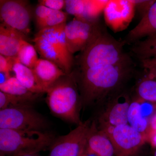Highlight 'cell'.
<instances>
[{
  "label": "cell",
  "mask_w": 156,
  "mask_h": 156,
  "mask_svg": "<svg viewBox=\"0 0 156 156\" xmlns=\"http://www.w3.org/2000/svg\"><path fill=\"white\" fill-rule=\"evenodd\" d=\"M127 62L116 65L85 69H73L74 78L85 104L100 100L115 89L127 71Z\"/></svg>",
  "instance_id": "cell-1"
},
{
  "label": "cell",
  "mask_w": 156,
  "mask_h": 156,
  "mask_svg": "<svg viewBox=\"0 0 156 156\" xmlns=\"http://www.w3.org/2000/svg\"><path fill=\"white\" fill-rule=\"evenodd\" d=\"M126 59L121 43L101 30L81 51L73 69L116 65L126 62Z\"/></svg>",
  "instance_id": "cell-2"
},
{
  "label": "cell",
  "mask_w": 156,
  "mask_h": 156,
  "mask_svg": "<svg viewBox=\"0 0 156 156\" xmlns=\"http://www.w3.org/2000/svg\"><path fill=\"white\" fill-rule=\"evenodd\" d=\"M78 91L77 84L71 74L59 78L46 92L47 104L51 112L69 122L82 124L79 115Z\"/></svg>",
  "instance_id": "cell-3"
},
{
  "label": "cell",
  "mask_w": 156,
  "mask_h": 156,
  "mask_svg": "<svg viewBox=\"0 0 156 156\" xmlns=\"http://www.w3.org/2000/svg\"><path fill=\"white\" fill-rule=\"evenodd\" d=\"M55 138L46 131L0 128L1 156L35 154L51 147Z\"/></svg>",
  "instance_id": "cell-4"
},
{
  "label": "cell",
  "mask_w": 156,
  "mask_h": 156,
  "mask_svg": "<svg viewBox=\"0 0 156 156\" xmlns=\"http://www.w3.org/2000/svg\"><path fill=\"white\" fill-rule=\"evenodd\" d=\"M66 23L39 30L33 39L34 47L44 59L53 62L66 74L71 73L74 59L68 48Z\"/></svg>",
  "instance_id": "cell-5"
},
{
  "label": "cell",
  "mask_w": 156,
  "mask_h": 156,
  "mask_svg": "<svg viewBox=\"0 0 156 156\" xmlns=\"http://www.w3.org/2000/svg\"><path fill=\"white\" fill-rule=\"evenodd\" d=\"M48 123L30 104L9 107L0 110V128L44 131Z\"/></svg>",
  "instance_id": "cell-6"
},
{
  "label": "cell",
  "mask_w": 156,
  "mask_h": 156,
  "mask_svg": "<svg viewBox=\"0 0 156 156\" xmlns=\"http://www.w3.org/2000/svg\"><path fill=\"white\" fill-rule=\"evenodd\" d=\"M101 131L111 141L116 156L134 155L146 139V135L136 131L128 124Z\"/></svg>",
  "instance_id": "cell-7"
},
{
  "label": "cell",
  "mask_w": 156,
  "mask_h": 156,
  "mask_svg": "<svg viewBox=\"0 0 156 156\" xmlns=\"http://www.w3.org/2000/svg\"><path fill=\"white\" fill-rule=\"evenodd\" d=\"M96 22L75 18L66 23L65 34L68 48L70 53L82 51L101 30Z\"/></svg>",
  "instance_id": "cell-8"
},
{
  "label": "cell",
  "mask_w": 156,
  "mask_h": 156,
  "mask_svg": "<svg viewBox=\"0 0 156 156\" xmlns=\"http://www.w3.org/2000/svg\"><path fill=\"white\" fill-rule=\"evenodd\" d=\"M0 17L2 23L21 33H29L31 14L26 3L17 0H1Z\"/></svg>",
  "instance_id": "cell-9"
},
{
  "label": "cell",
  "mask_w": 156,
  "mask_h": 156,
  "mask_svg": "<svg viewBox=\"0 0 156 156\" xmlns=\"http://www.w3.org/2000/svg\"><path fill=\"white\" fill-rule=\"evenodd\" d=\"M89 126L82 123L69 133L55 139L49 156H78L86 147Z\"/></svg>",
  "instance_id": "cell-10"
},
{
  "label": "cell",
  "mask_w": 156,
  "mask_h": 156,
  "mask_svg": "<svg viewBox=\"0 0 156 156\" xmlns=\"http://www.w3.org/2000/svg\"><path fill=\"white\" fill-rule=\"evenodd\" d=\"M135 9L132 1H108L104 10L105 20L114 30L122 29L131 21Z\"/></svg>",
  "instance_id": "cell-11"
},
{
  "label": "cell",
  "mask_w": 156,
  "mask_h": 156,
  "mask_svg": "<svg viewBox=\"0 0 156 156\" xmlns=\"http://www.w3.org/2000/svg\"><path fill=\"white\" fill-rule=\"evenodd\" d=\"M128 96L120 95L111 102L102 115L100 122L107 129L128 124V109L131 104Z\"/></svg>",
  "instance_id": "cell-12"
},
{
  "label": "cell",
  "mask_w": 156,
  "mask_h": 156,
  "mask_svg": "<svg viewBox=\"0 0 156 156\" xmlns=\"http://www.w3.org/2000/svg\"><path fill=\"white\" fill-rule=\"evenodd\" d=\"M26 35L1 23L0 24V54L8 57H17Z\"/></svg>",
  "instance_id": "cell-13"
},
{
  "label": "cell",
  "mask_w": 156,
  "mask_h": 156,
  "mask_svg": "<svg viewBox=\"0 0 156 156\" xmlns=\"http://www.w3.org/2000/svg\"><path fill=\"white\" fill-rule=\"evenodd\" d=\"M86 149L97 156H114V149L109 138L103 131H98L95 124L89 126Z\"/></svg>",
  "instance_id": "cell-14"
},
{
  "label": "cell",
  "mask_w": 156,
  "mask_h": 156,
  "mask_svg": "<svg viewBox=\"0 0 156 156\" xmlns=\"http://www.w3.org/2000/svg\"><path fill=\"white\" fill-rule=\"evenodd\" d=\"M33 69L46 92L59 78L67 75L53 62L44 58H39Z\"/></svg>",
  "instance_id": "cell-15"
},
{
  "label": "cell",
  "mask_w": 156,
  "mask_h": 156,
  "mask_svg": "<svg viewBox=\"0 0 156 156\" xmlns=\"http://www.w3.org/2000/svg\"><path fill=\"white\" fill-rule=\"evenodd\" d=\"M13 71L19 82L32 93L36 95L46 93V89L37 78L34 70L20 63L17 57L14 62Z\"/></svg>",
  "instance_id": "cell-16"
},
{
  "label": "cell",
  "mask_w": 156,
  "mask_h": 156,
  "mask_svg": "<svg viewBox=\"0 0 156 156\" xmlns=\"http://www.w3.org/2000/svg\"><path fill=\"white\" fill-rule=\"evenodd\" d=\"M156 34V1L141 18L137 25L129 32L128 38L136 41Z\"/></svg>",
  "instance_id": "cell-17"
},
{
  "label": "cell",
  "mask_w": 156,
  "mask_h": 156,
  "mask_svg": "<svg viewBox=\"0 0 156 156\" xmlns=\"http://www.w3.org/2000/svg\"><path fill=\"white\" fill-rule=\"evenodd\" d=\"M140 101H135L130 104L128 114V124L138 132L146 135L149 130V124L142 113Z\"/></svg>",
  "instance_id": "cell-18"
},
{
  "label": "cell",
  "mask_w": 156,
  "mask_h": 156,
  "mask_svg": "<svg viewBox=\"0 0 156 156\" xmlns=\"http://www.w3.org/2000/svg\"><path fill=\"white\" fill-rule=\"evenodd\" d=\"M1 92L21 98L30 102L34 99L36 94L29 91L16 77L11 76L4 83L0 84Z\"/></svg>",
  "instance_id": "cell-19"
},
{
  "label": "cell",
  "mask_w": 156,
  "mask_h": 156,
  "mask_svg": "<svg viewBox=\"0 0 156 156\" xmlns=\"http://www.w3.org/2000/svg\"><path fill=\"white\" fill-rule=\"evenodd\" d=\"M132 50L141 60L156 58V34L136 43Z\"/></svg>",
  "instance_id": "cell-20"
},
{
  "label": "cell",
  "mask_w": 156,
  "mask_h": 156,
  "mask_svg": "<svg viewBox=\"0 0 156 156\" xmlns=\"http://www.w3.org/2000/svg\"><path fill=\"white\" fill-rule=\"evenodd\" d=\"M37 51L34 47L25 41L20 49L17 58L23 65L33 69L39 59Z\"/></svg>",
  "instance_id": "cell-21"
},
{
  "label": "cell",
  "mask_w": 156,
  "mask_h": 156,
  "mask_svg": "<svg viewBox=\"0 0 156 156\" xmlns=\"http://www.w3.org/2000/svg\"><path fill=\"white\" fill-rule=\"evenodd\" d=\"M137 93L141 100L156 102V81L147 79L141 81L137 87Z\"/></svg>",
  "instance_id": "cell-22"
},
{
  "label": "cell",
  "mask_w": 156,
  "mask_h": 156,
  "mask_svg": "<svg viewBox=\"0 0 156 156\" xmlns=\"http://www.w3.org/2000/svg\"><path fill=\"white\" fill-rule=\"evenodd\" d=\"M68 14L62 11L53 10L44 19L37 23L39 30L44 29L55 27L66 23Z\"/></svg>",
  "instance_id": "cell-23"
},
{
  "label": "cell",
  "mask_w": 156,
  "mask_h": 156,
  "mask_svg": "<svg viewBox=\"0 0 156 156\" xmlns=\"http://www.w3.org/2000/svg\"><path fill=\"white\" fill-rule=\"evenodd\" d=\"M65 2V9L68 14L73 15L77 19L85 20L87 1L66 0Z\"/></svg>",
  "instance_id": "cell-24"
},
{
  "label": "cell",
  "mask_w": 156,
  "mask_h": 156,
  "mask_svg": "<svg viewBox=\"0 0 156 156\" xmlns=\"http://www.w3.org/2000/svg\"><path fill=\"white\" fill-rule=\"evenodd\" d=\"M30 101L21 98L10 95L0 91V110L9 107L29 104Z\"/></svg>",
  "instance_id": "cell-25"
},
{
  "label": "cell",
  "mask_w": 156,
  "mask_h": 156,
  "mask_svg": "<svg viewBox=\"0 0 156 156\" xmlns=\"http://www.w3.org/2000/svg\"><path fill=\"white\" fill-rule=\"evenodd\" d=\"M17 57H8L0 54V73L5 74L8 78L11 77L10 72L13 71V66Z\"/></svg>",
  "instance_id": "cell-26"
},
{
  "label": "cell",
  "mask_w": 156,
  "mask_h": 156,
  "mask_svg": "<svg viewBox=\"0 0 156 156\" xmlns=\"http://www.w3.org/2000/svg\"><path fill=\"white\" fill-rule=\"evenodd\" d=\"M38 2L39 5L55 11H61L65 8L66 2L64 0H41Z\"/></svg>",
  "instance_id": "cell-27"
},
{
  "label": "cell",
  "mask_w": 156,
  "mask_h": 156,
  "mask_svg": "<svg viewBox=\"0 0 156 156\" xmlns=\"http://www.w3.org/2000/svg\"><path fill=\"white\" fill-rule=\"evenodd\" d=\"M135 8L138 9L142 17L146 13L155 1H132Z\"/></svg>",
  "instance_id": "cell-28"
},
{
  "label": "cell",
  "mask_w": 156,
  "mask_h": 156,
  "mask_svg": "<svg viewBox=\"0 0 156 156\" xmlns=\"http://www.w3.org/2000/svg\"><path fill=\"white\" fill-rule=\"evenodd\" d=\"M53 10L44 6L39 5L35 10L37 23L40 22L43 20L48 14L52 12Z\"/></svg>",
  "instance_id": "cell-29"
},
{
  "label": "cell",
  "mask_w": 156,
  "mask_h": 156,
  "mask_svg": "<svg viewBox=\"0 0 156 156\" xmlns=\"http://www.w3.org/2000/svg\"><path fill=\"white\" fill-rule=\"evenodd\" d=\"M144 67L148 70L152 77L156 79V62L151 59L141 60Z\"/></svg>",
  "instance_id": "cell-30"
},
{
  "label": "cell",
  "mask_w": 156,
  "mask_h": 156,
  "mask_svg": "<svg viewBox=\"0 0 156 156\" xmlns=\"http://www.w3.org/2000/svg\"><path fill=\"white\" fill-rule=\"evenodd\" d=\"M149 130L151 134H156V111L151 119L149 123Z\"/></svg>",
  "instance_id": "cell-31"
},
{
  "label": "cell",
  "mask_w": 156,
  "mask_h": 156,
  "mask_svg": "<svg viewBox=\"0 0 156 156\" xmlns=\"http://www.w3.org/2000/svg\"><path fill=\"white\" fill-rule=\"evenodd\" d=\"M20 156H37L35 154H27L24 155Z\"/></svg>",
  "instance_id": "cell-32"
},
{
  "label": "cell",
  "mask_w": 156,
  "mask_h": 156,
  "mask_svg": "<svg viewBox=\"0 0 156 156\" xmlns=\"http://www.w3.org/2000/svg\"><path fill=\"white\" fill-rule=\"evenodd\" d=\"M151 59V60H153V61L155 62H156V58H151V59Z\"/></svg>",
  "instance_id": "cell-33"
},
{
  "label": "cell",
  "mask_w": 156,
  "mask_h": 156,
  "mask_svg": "<svg viewBox=\"0 0 156 156\" xmlns=\"http://www.w3.org/2000/svg\"><path fill=\"white\" fill-rule=\"evenodd\" d=\"M83 153H81L80 154V155H79L78 156H83Z\"/></svg>",
  "instance_id": "cell-34"
},
{
  "label": "cell",
  "mask_w": 156,
  "mask_h": 156,
  "mask_svg": "<svg viewBox=\"0 0 156 156\" xmlns=\"http://www.w3.org/2000/svg\"><path fill=\"white\" fill-rule=\"evenodd\" d=\"M154 156H156V150L155 151L154 154Z\"/></svg>",
  "instance_id": "cell-35"
}]
</instances>
